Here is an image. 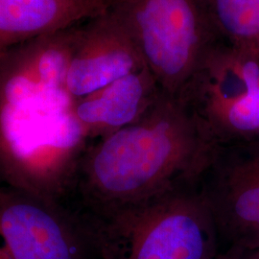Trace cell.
Wrapping results in <instances>:
<instances>
[{
	"label": "cell",
	"instance_id": "cell-1",
	"mask_svg": "<svg viewBox=\"0 0 259 259\" xmlns=\"http://www.w3.org/2000/svg\"><path fill=\"white\" fill-rule=\"evenodd\" d=\"M218 146L193 109L162 91L139 120L88 142L59 202L97 217L198 185Z\"/></svg>",
	"mask_w": 259,
	"mask_h": 259
},
{
	"label": "cell",
	"instance_id": "cell-2",
	"mask_svg": "<svg viewBox=\"0 0 259 259\" xmlns=\"http://www.w3.org/2000/svg\"><path fill=\"white\" fill-rule=\"evenodd\" d=\"M65 87L0 74V182L51 201L65 192L89 140Z\"/></svg>",
	"mask_w": 259,
	"mask_h": 259
},
{
	"label": "cell",
	"instance_id": "cell-3",
	"mask_svg": "<svg viewBox=\"0 0 259 259\" xmlns=\"http://www.w3.org/2000/svg\"><path fill=\"white\" fill-rule=\"evenodd\" d=\"M84 217L94 230L102 259H216L221 250L199 184Z\"/></svg>",
	"mask_w": 259,
	"mask_h": 259
},
{
	"label": "cell",
	"instance_id": "cell-4",
	"mask_svg": "<svg viewBox=\"0 0 259 259\" xmlns=\"http://www.w3.org/2000/svg\"><path fill=\"white\" fill-rule=\"evenodd\" d=\"M159 88L180 96L218 40L202 0H112Z\"/></svg>",
	"mask_w": 259,
	"mask_h": 259
},
{
	"label": "cell",
	"instance_id": "cell-5",
	"mask_svg": "<svg viewBox=\"0 0 259 259\" xmlns=\"http://www.w3.org/2000/svg\"><path fill=\"white\" fill-rule=\"evenodd\" d=\"M219 144L249 142L259 128V53L218 39L179 96Z\"/></svg>",
	"mask_w": 259,
	"mask_h": 259
},
{
	"label": "cell",
	"instance_id": "cell-6",
	"mask_svg": "<svg viewBox=\"0 0 259 259\" xmlns=\"http://www.w3.org/2000/svg\"><path fill=\"white\" fill-rule=\"evenodd\" d=\"M0 242L12 259H102L80 213L10 186L0 187Z\"/></svg>",
	"mask_w": 259,
	"mask_h": 259
},
{
	"label": "cell",
	"instance_id": "cell-7",
	"mask_svg": "<svg viewBox=\"0 0 259 259\" xmlns=\"http://www.w3.org/2000/svg\"><path fill=\"white\" fill-rule=\"evenodd\" d=\"M200 189L212 213L221 250H259V145L219 144Z\"/></svg>",
	"mask_w": 259,
	"mask_h": 259
},
{
	"label": "cell",
	"instance_id": "cell-8",
	"mask_svg": "<svg viewBox=\"0 0 259 259\" xmlns=\"http://www.w3.org/2000/svg\"><path fill=\"white\" fill-rule=\"evenodd\" d=\"M144 66L127 28L110 9L78 25L65 89L76 100Z\"/></svg>",
	"mask_w": 259,
	"mask_h": 259
},
{
	"label": "cell",
	"instance_id": "cell-9",
	"mask_svg": "<svg viewBox=\"0 0 259 259\" xmlns=\"http://www.w3.org/2000/svg\"><path fill=\"white\" fill-rule=\"evenodd\" d=\"M162 92L146 66L88 96L73 100L72 112L89 141L139 120Z\"/></svg>",
	"mask_w": 259,
	"mask_h": 259
},
{
	"label": "cell",
	"instance_id": "cell-10",
	"mask_svg": "<svg viewBox=\"0 0 259 259\" xmlns=\"http://www.w3.org/2000/svg\"><path fill=\"white\" fill-rule=\"evenodd\" d=\"M112 0H0V58L37 37L105 14Z\"/></svg>",
	"mask_w": 259,
	"mask_h": 259
},
{
	"label": "cell",
	"instance_id": "cell-11",
	"mask_svg": "<svg viewBox=\"0 0 259 259\" xmlns=\"http://www.w3.org/2000/svg\"><path fill=\"white\" fill-rule=\"evenodd\" d=\"M218 39L258 52L259 0H202Z\"/></svg>",
	"mask_w": 259,
	"mask_h": 259
},
{
	"label": "cell",
	"instance_id": "cell-12",
	"mask_svg": "<svg viewBox=\"0 0 259 259\" xmlns=\"http://www.w3.org/2000/svg\"><path fill=\"white\" fill-rule=\"evenodd\" d=\"M216 259H259V250L230 248L220 250Z\"/></svg>",
	"mask_w": 259,
	"mask_h": 259
},
{
	"label": "cell",
	"instance_id": "cell-13",
	"mask_svg": "<svg viewBox=\"0 0 259 259\" xmlns=\"http://www.w3.org/2000/svg\"><path fill=\"white\" fill-rule=\"evenodd\" d=\"M0 259H12L8 250L2 243H0Z\"/></svg>",
	"mask_w": 259,
	"mask_h": 259
},
{
	"label": "cell",
	"instance_id": "cell-14",
	"mask_svg": "<svg viewBox=\"0 0 259 259\" xmlns=\"http://www.w3.org/2000/svg\"><path fill=\"white\" fill-rule=\"evenodd\" d=\"M253 141H255L257 144L259 145V128L258 131H257V135H256V138H255V139L253 140Z\"/></svg>",
	"mask_w": 259,
	"mask_h": 259
},
{
	"label": "cell",
	"instance_id": "cell-15",
	"mask_svg": "<svg viewBox=\"0 0 259 259\" xmlns=\"http://www.w3.org/2000/svg\"><path fill=\"white\" fill-rule=\"evenodd\" d=\"M258 53H259V48H258Z\"/></svg>",
	"mask_w": 259,
	"mask_h": 259
}]
</instances>
